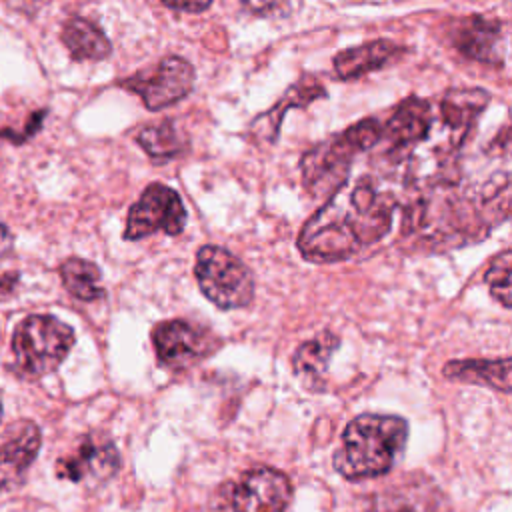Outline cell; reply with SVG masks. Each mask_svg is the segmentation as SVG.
<instances>
[{"label": "cell", "instance_id": "21", "mask_svg": "<svg viewBox=\"0 0 512 512\" xmlns=\"http://www.w3.org/2000/svg\"><path fill=\"white\" fill-rule=\"evenodd\" d=\"M510 272H512V250L504 248L486 270V284L490 294L504 306L510 308Z\"/></svg>", "mask_w": 512, "mask_h": 512}, {"label": "cell", "instance_id": "8", "mask_svg": "<svg viewBox=\"0 0 512 512\" xmlns=\"http://www.w3.org/2000/svg\"><path fill=\"white\" fill-rule=\"evenodd\" d=\"M194 66L182 56H166L150 74L138 72L122 84L134 92L150 112L168 108L186 98L194 88Z\"/></svg>", "mask_w": 512, "mask_h": 512}, {"label": "cell", "instance_id": "24", "mask_svg": "<svg viewBox=\"0 0 512 512\" xmlns=\"http://www.w3.org/2000/svg\"><path fill=\"white\" fill-rule=\"evenodd\" d=\"M10 244H12V234H10V230L0 224V256L10 248Z\"/></svg>", "mask_w": 512, "mask_h": 512}, {"label": "cell", "instance_id": "4", "mask_svg": "<svg viewBox=\"0 0 512 512\" xmlns=\"http://www.w3.org/2000/svg\"><path fill=\"white\" fill-rule=\"evenodd\" d=\"M194 276L202 294L222 310L244 308L254 298L252 272L222 246L206 244L198 250Z\"/></svg>", "mask_w": 512, "mask_h": 512}, {"label": "cell", "instance_id": "19", "mask_svg": "<svg viewBox=\"0 0 512 512\" xmlns=\"http://www.w3.org/2000/svg\"><path fill=\"white\" fill-rule=\"evenodd\" d=\"M60 276L64 288L78 300L92 302L104 296V288L100 286L102 274L100 268L84 258H68L60 266Z\"/></svg>", "mask_w": 512, "mask_h": 512}, {"label": "cell", "instance_id": "22", "mask_svg": "<svg viewBox=\"0 0 512 512\" xmlns=\"http://www.w3.org/2000/svg\"><path fill=\"white\" fill-rule=\"evenodd\" d=\"M240 4L246 12L258 18H278L290 10L288 0H240Z\"/></svg>", "mask_w": 512, "mask_h": 512}, {"label": "cell", "instance_id": "7", "mask_svg": "<svg viewBox=\"0 0 512 512\" xmlns=\"http://www.w3.org/2000/svg\"><path fill=\"white\" fill-rule=\"evenodd\" d=\"M186 220V208L178 192L166 184L152 182L130 206L124 238L140 240L160 230L168 236H176L184 230Z\"/></svg>", "mask_w": 512, "mask_h": 512}, {"label": "cell", "instance_id": "13", "mask_svg": "<svg viewBox=\"0 0 512 512\" xmlns=\"http://www.w3.org/2000/svg\"><path fill=\"white\" fill-rule=\"evenodd\" d=\"M324 96H326V90L318 82V78L312 76V74H302L298 78V82H294L270 110L262 112L260 116H256L250 122L248 136H252L256 142H274L276 136H278V130H280V124L284 120L286 110L304 108L310 102H314L318 98H324Z\"/></svg>", "mask_w": 512, "mask_h": 512}, {"label": "cell", "instance_id": "3", "mask_svg": "<svg viewBox=\"0 0 512 512\" xmlns=\"http://www.w3.org/2000/svg\"><path fill=\"white\" fill-rule=\"evenodd\" d=\"M382 126L374 118H364L344 132L320 142L302 156V184L316 198H330L348 182L352 160L358 152L380 142Z\"/></svg>", "mask_w": 512, "mask_h": 512}, {"label": "cell", "instance_id": "2", "mask_svg": "<svg viewBox=\"0 0 512 512\" xmlns=\"http://www.w3.org/2000/svg\"><path fill=\"white\" fill-rule=\"evenodd\" d=\"M406 438L408 426L402 418L362 414L346 426L334 466L348 480L382 476L400 456Z\"/></svg>", "mask_w": 512, "mask_h": 512}, {"label": "cell", "instance_id": "15", "mask_svg": "<svg viewBox=\"0 0 512 512\" xmlns=\"http://www.w3.org/2000/svg\"><path fill=\"white\" fill-rule=\"evenodd\" d=\"M404 48L392 40H372L360 46L346 48L338 52L332 60V68L336 78L340 80H356L374 70L384 68L392 60H396Z\"/></svg>", "mask_w": 512, "mask_h": 512}, {"label": "cell", "instance_id": "9", "mask_svg": "<svg viewBox=\"0 0 512 512\" xmlns=\"http://www.w3.org/2000/svg\"><path fill=\"white\" fill-rule=\"evenodd\" d=\"M434 124V108L428 100L406 98L382 126L380 142L386 140V152L394 162H404L430 136ZM378 142V144H380Z\"/></svg>", "mask_w": 512, "mask_h": 512}, {"label": "cell", "instance_id": "23", "mask_svg": "<svg viewBox=\"0 0 512 512\" xmlns=\"http://www.w3.org/2000/svg\"><path fill=\"white\" fill-rule=\"evenodd\" d=\"M168 8L180 10V12H204L212 6L214 0H162Z\"/></svg>", "mask_w": 512, "mask_h": 512}, {"label": "cell", "instance_id": "17", "mask_svg": "<svg viewBox=\"0 0 512 512\" xmlns=\"http://www.w3.org/2000/svg\"><path fill=\"white\" fill-rule=\"evenodd\" d=\"M338 348V338L332 332H322L298 346L292 366L296 376L306 384H322L332 352Z\"/></svg>", "mask_w": 512, "mask_h": 512}, {"label": "cell", "instance_id": "16", "mask_svg": "<svg viewBox=\"0 0 512 512\" xmlns=\"http://www.w3.org/2000/svg\"><path fill=\"white\" fill-rule=\"evenodd\" d=\"M62 42L74 60H104L112 52L106 34L86 18H70L62 28Z\"/></svg>", "mask_w": 512, "mask_h": 512}, {"label": "cell", "instance_id": "25", "mask_svg": "<svg viewBox=\"0 0 512 512\" xmlns=\"http://www.w3.org/2000/svg\"><path fill=\"white\" fill-rule=\"evenodd\" d=\"M0 418H2V404H0Z\"/></svg>", "mask_w": 512, "mask_h": 512}, {"label": "cell", "instance_id": "14", "mask_svg": "<svg viewBox=\"0 0 512 512\" xmlns=\"http://www.w3.org/2000/svg\"><path fill=\"white\" fill-rule=\"evenodd\" d=\"M40 448V432L28 422H16L0 440V490L14 484L32 464Z\"/></svg>", "mask_w": 512, "mask_h": 512}, {"label": "cell", "instance_id": "1", "mask_svg": "<svg viewBox=\"0 0 512 512\" xmlns=\"http://www.w3.org/2000/svg\"><path fill=\"white\" fill-rule=\"evenodd\" d=\"M396 206L394 194L370 176L346 182L302 226L298 250L314 264L348 260L388 234Z\"/></svg>", "mask_w": 512, "mask_h": 512}, {"label": "cell", "instance_id": "6", "mask_svg": "<svg viewBox=\"0 0 512 512\" xmlns=\"http://www.w3.org/2000/svg\"><path fill=\"white\" fill-rule=\"evenodd\" d=\"M292 496L290 480L274 468H252L222 484L208 512H286Z\"/></svg>", "mask_w": 512, "mask_h": 512}, {"label": "cell", "instance_id": "20", "mask_svg": "<svg viewBox=\"0 0 512 512\" xmlns=\"http://www.w3.org/2000/svg\"><path fill=\"white\" fill-rule=\"evenodd\" d=\"M136 142L152 160L160 162H166L184 150V140L170 120L142 128L136 134Z\"/></svg>", "mask_w": 512, "mask_h": 512}, {"label": "cell", "instance_id": "11", "mask_svg": "<svg viewBox=\"0 0 512 512\" xmlns=\"http://www.w3.org/2000/svg\"><path fill=\"white\" fill-rule=\"evenodd\" d=\"M120 466L114 444L102 434L84 436L76 448L58 460L56 474L70 482H104Z\"/></svg>", "mask_w": 512, "mask_h": 512}, {"label": "cell", "instance_id": "5", "mask_svg": "<svg viewBox=\"0 0 512 512\" xmlns=\"http://www.w3.org/2000/svg\"><path fill=\"white\" fill-rule=\"evenodd\" d=\"M72 344V328L46 314L28 316L18 324L12 338L16 366L26 376H42L52 372L66 358Z\"/></svg>", "mask_w": 512, "mask_h": 512}, {"label": "cell", "instance_id": "10", "mask_svg": "<svg viewBox=\"0 0 512 512\" xmlns=\"http://www.w3.org/2000/svg\"><path fill=\"white\" fill-rule=\"evenodd\" d=\"M158 360L168 368H188L210 354V334L186 320H166L152 330Z\"/></svg>", "mask_w": 512, "mask_h": 512}, {"label": "cell", "instance_id": "12", "mask_svg": "<svg viewBox=\"0 0 512 512\" xmlns=\"http://www.w3.org/2000/svg\"><path fill=\"white\" fill-rule=\"evenodd\" d=\"M452 44L462 56L492 66H500L506 56L502 24L482 16L462 18L452 30Z\"/></svg>", "mask_w": 512, "mask_h": 512}, {"label": "cell", "instance_id": "18", "mask_svg": "<svg viewBox=\"0 0 512 512\" xmlns=\"http://www.w3.org/2000/svg\"><path fill=\"white\" fill-rule=\"evenodd\" d=\"M444 376L472 384H488L496 390H510V358L500 360H456L444 366Z\"/></svg>", "mask_w": 512, "mask_h": 512}]
</instances>
